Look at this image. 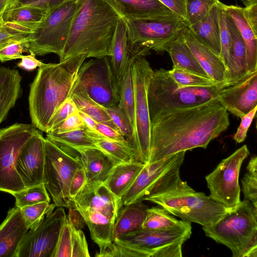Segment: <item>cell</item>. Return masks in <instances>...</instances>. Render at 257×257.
Here are the masks:
<instances>
[{
    "label": "cell",
    "mask_w": 257,
    "mask_h": 257,
    "mask_svg": "<svg viewBox=\"0 0 257 257\" xmlns=\"http://www.w3.org/2000/svg\"><path fill=\"white\" fill-rule=\"evenodd\" d=\"M149 162L209 143L228 127L229 114L217 100L160 111L150 117Z\"/></svg>",
    "instance_id": "1"
},
{
    "label": "cell",
    "mask_w": 257,
    "mask_h": 257,
    "mask_svg": "<svg viewBox=\"0 0 257 257\" xmlns=\"http://www.w3.org/2000/svg\"><path fill=\"white\" fill-rule=\"evenodd\" d=\"M120 16L105 0H78V7L60 61L72 56H109L111 43Z\"/></svg>",
    "instance_id": "2"
},
{
    "label": "cell",
    "mask_w": 257,
    "mask_h": 257,
    "mask_svg": "<svg viewBox=\"0 0 257 257\" xmlns=\"http://www.w3.org/2000/svg\"><path fill=\"white\" fill-rule=\"evenodd\" d=\"M84 55L68 58L58 63L39 67L30 86L29 96L32 124L42 132L58 108L71 97Z\"/></svg>",
    "instance_id": "3"
},
{
    "label": "cell",
    "mask_w": 257,
    "mask_h": 257,
    "mask_svg": "<svg viewBox=\"0 0 257 257\" xmlns=\"http://www.w3.org/2000/svg\"><path fill=\"white\" fill-rule=\"evenodd\" d=\"M206 236L225 245L233 257H257V207L243 200L218 221L203 226Z\"/></svg>",
    "instance_id": "4"
},
{
    "label": "cell",
    "mask_w": 257,
    "mask_h": 257,
    "mask_svg": "<svg viewBox=\"0 0 257 257\" xmlns=\"http://www.w3.org/2000/svg\"><path fill=\"white\" fill-rule=\"evenodd\" d=\"M144 200L158 205L183 221L202 227L213 224L230 210L209 196L195 191L186 181L176 189L146 197Z\"/></svg>",
    "instance_id": "5"
},
{
    "label": "cell",
    "mask_w": 257,
    "mask_h": 257,
    "mask_svg": "<svg viewBox=\"0 0 257 257\" xmlns=\"http://www.w3.org/2000/svg\"><path fill=\"white\" fill-rule=\"evenodd\" d=\"M225 82L206 87H183L163 68L154 70L148 91L150 118L157 112L173 108L195 106L216 99Z\"/></svg>",
    "instance_id": "6"
},
{
    "label": "cell",
    "mask_w": 257,
    "mask_h": 257,
    "mask_svg": "<svg viewBox=\"0 0 257 257\" xmlns=\"http://www.w3.org/2000/svg\"><path fill=\"white\" fill-rule=\"evenodd\" d=\"M185 153L182 151L145 164L121 197L120 207L142 202L146 197L169 191L182 185L185 181L181 178L180 170Z\"/></svg>",
    "instance_id": "7"
},
{
    "label": "cell",
    "mask_w": 257,
    "mask_h": 257,
    "mask_svg": "<svg viewBox=\"0 0 257 257\" xmlns=\"http://www.w3.org/2000/svg\"><path fill=\"white\" fill-rule=\"evenodd\" d=\"M134 86V141L131 147L136 161L149 163L150 153L151 121L148 91L153 70L143 56H132Z\"/></svg>",
    "instance_id": "8"
},
{
    "label": "cell",
    "mask_w": 257,
    "mask_h": 257,
    "mask_svg": "<svg viewBox=\"0 0 257 257\" xmlns=\"http://www.w3.org/2000/svg\"><path fill=\"white\" fill-rule=\"evenodd\" d=\"M192 234L191 222L162 229L141 228L121 235L113 242L131 248L140 257H181L182 247Z\"/></svg>",
    "instance_id": "9"
},
{
    "label": "cell",
    "mask_w": 257,
    "mask_h": 257,
    "mask_svg": "<svg viewBox=\"0 0 257 257\" xmlns=\"http://www.w3.org/2000/svg\"><path fill=\"white\" fill-rule=\"evenodd\" d=\"M45 149L43 184L56 206L72 207L69 184L75 171L83 167L80 156L72 153L69 147L55 144L47 138Z\"/></svg>",
    "instance_id": "10"
},
{
    "label": "cell",
    "mask_w": 257,
    "mask_h": 257,
    "mask_svg": "<svg viewBox=\"0 0 257 257\" xmlns=\"http://www.w3.org/2000/svg\"><path fill=\"white\" fill-rule=\"evenodd\" d=\"M78 7V0H68L49 14L27 36V52L35 55L54 53L62 56Z\"/></svg>",
    "instance_id": "11"
},
{
    "label": "cell",
    "mask_w": 257,
    "mask_h": 257,
    "mask_svg": "<svg viewBox=\"0 0 257 257\" xmlns=\"http://www.w3.org/2000/svg\"><path fill=\"white\" fill-rule=\"evenodd\" d=\"M121 18L126 29L131 56L146 57L151 50L164 51L166 45L187 26L179 18L152 20Z\"/></svg>",
    "instance_id": "12"
},
{
    "label": "cell",
    "mask_w": 257,
    "mask_h": 257,
    "mask_svg": "<svg viewBox=\"0 0 257 257\" xmlns=\"http://www.w3.org/2000/svg\"><path fill=\"white\" fill-rule=\"evenodd\" d=\"M119 85L109 56H107L83 62L73 90L83 91L93 101L106 108L118 105Z\"/></svg>",
    "instance_id": "13"
},
{
    "label": "cell",
    "mask_w": 257,
    "mask_h": 257,
    "mask_svg": "<svg viewBox=\"0 0 257 257\" xmlns=\"http://www.w3.org/2000/svg\"><path fill=\"white\" fill-rule=\"evenodd\" d=\"M35 128L32 123H15L0 130V191L12 195L26 188L16 170V161Z\"/></svg>",
    "instance_id": "14"
},
{
    "label": "cell",
    "mask_w": 257,
    "mask_h": 257,
    "mask_svg": "<svg viewBox=\"0 0 257 257\" xmlns=\"http://www.w3.org/2000/svg\"><path fill=\"white\" fill-rule=\"evenodd\" d=\"M249 154L247 146H242L205 176L209 196L230 210L241 201L239 175L242 164Z\"/></svg>",
    "instance_id": "15"
},
{
    "label": "cell",
    "mask_w": 257,
    "mask_h": 257,
    "mask_svg": "<svg viewBox=\"0 0 257 257\" xmlns=\"http://www.w3.org/2000/svg\"><path fill=\"white\" fill-rule=\"evenodd\" d=\"M66 218L62 207L47 214L36 227L28 230L15 257H52Z\"/></svg>",
    "instance_id": "16"
},
{
    "label": "cell",
    "mask_w": 257,
    "mask_h": 257,
    "mask_svg": "<svg viewBox=\"0 0 257 257\" xmlns=\"http://www.w3.org/2000/svg\"><path fill=\"white\" fill-rule=\"evenodd\" d=\"M45 139L36 128L17 156L16 170L26 188L44 183Z\"/></svg>",
    "instance_id": "17"
},
{
    "label": "cell",
    "mask_w": 257,
    "mask_h": 257,
    "mask_svg": "<svg viewBox=\"0 0 257 257\" xmlns=\"http://www.w3.org/2000/svg\"><path fill=\"white\" fill-rule=\"evenodd\" d=\"M216 99L227 111L241 118L256 105L257 71L221 89Z\"/></svg>",
    "instance_id": "18"
},
{
    "label": "cell",
    "mask_w": 257,
    "mask_h": 257,
    "mask_svg": "<svg viewBox=\"0 0 257 257\" xmlns=\"http://www.w3.org/2000/svg\"><path fill=\"white\" fill-rule=\"evenodd\" d=\"M73 205L101 213L115 222L120 208V199L103 182H87L73 199Z\"/></svg>",
    "instance_id": "19"
},
{
    "label": "cell",
    "mask_w": 257,
    "mask_h": 257,
    "mask_svg": "<svg viewBox=\"0 0 257 257\" xmlns=\"http://www.w3.org/2000/svg\"><path fill=\"white\" fill-rule=\"evenodd\" d=\"M105 1L122 18L152 20L179 18L158 0Z\"/></svg>",
    "instance_id": "20"
},
{
    "label": "cell",
    "mask_w": 257,
    "mask_h": 257,
    "mask_svg": "<svg viewBox=\"0 0 257 257\" xmlns=\"http://www.w3.org/2000/svg\"><path fill=\"white\" fill-rule=\"evenodd\" d=\"M20 208L15 206L0 224V257H15L28 231Z\"/></svg>",
    "instance_id": "21"
},
{
    "label": "cell",
    "mask_w": 257,
    "mask_h": 257,
    "mask_svg": "<svg viewBox=\"0 0 257 257\" xmlns=\"http://www.w3.org/2000/svg\"><path fill=\"white\" fill-rule=\"evenodd\" d=\"M182 34L186 43L206 74L216 83L225 82L227 84V68L223 60L202 44L189 27L184 28Z\"/></svg>",
    "instance_id": "22"
},
{
    "label": "cell",
    "mask_w": 257,
    "mask_h": 257,
    "mask_svg": "<svg viewBox=\"0 0 257 257\" xmlns=\"http://www.w3.org/2000/svg\"><path fill=\"white\" fill-rule=\"evenodd\" d=\"M226 20L231 38L226 75V83L229 86L241 80L248 73L246 71V51L243 40L234 21L227 12Z\"/></svg>",
    "instance_id": "23"
},
{
    "label": "cell",
    "mask_w": 257,
    "mask_h": 257,
    "mask_svg": "<svg viewBox=\"0 0 257 257\" xmlns=\"http://www.w3.org/2000/svg\"><path fill=\"white\" fill-rule=\"evenodd\" d=\"M218 3L202 19L189 28L202 44L221 58Z\"/></svg>",
    "instance_id": "24"
},
{
    "label": "cell",
    "mask_w": 257,
    "mask_h": 257,
    "mask_svg": "<svg viewBox=\"0 0 257 257\" xmlns=\"http://www.w3.org/2000/svg\"><path fill=\"white\" fill-rule=\"evenodd\" d=\"M109 56L113 72L119 84L132 58L126 29L121 18L117 23L112 37Z\"/></svg>",
    "instance_id": "25"
},
{
    "label": "cell",
    "mask_w": 257,
    "mask_h": 257,
    "mask_svg": "<svg viewBox=\"0 0 257 257\" xmlns=\"http://www.w3.org/2000/svg\"><path fill=\"white\" fill-rule=\"evenodd\" d=\"M227 13L237 27L245 46L246 71L248 73L257 71V35L247 21L243 8L223 4Z\"/></svg>",
    "instance_id": "26"
},
{
    "label": "cell",
    "mask_w": 257,
    "mask_h": 257,
    "mask_svg": "<svg viewBox=\"0 0 257 257\" xmlns=\"http://www.w3.org/2000/svg\"><path fill=\"white\" fill-rule=\"evenodd\" d=\"M88 226L91 237L99 250L114 241V221L100 212L73 205Z\"/></svg>",
    "instance_id": "27"
},
{
    "label": "cell",
    "mask_w": 257,
    "mask_h": 257,
    "mask_svg": "<svg viewBox=\"0 0 257 257\" xmlns=\"http://www.w3.org/2000/svg\"><path fill=\"white\" fill-rule=\"evenodd\" d=\"M21 81L18 70L0 66V124L21 94Z\"/></svg>",
    "instance_id": "28"
},
{
    "label": "cell",
    "mask_w": 257,
    "mask_h": 257,
    "mask_svg": "<svg viewBox=\"0 0 257 257\" xmlns=\"http://www.w3.org/2000/svg\"><path fill=\"white\" fill-rule=\"evenodd\" d=\"M84 169L87 182H103L114 166L111 159L97 148L75 149Z\"/></svg>",
    "instance_id": "29"
},
{
    "label": "cell",
    "mask_w": 257,
    "mask_h": 257,
    "mask_svg": "<svg viewBox=\"0 0 257 257\" xmlns=\"http://www.w3.org/2000/svg\"><path fill=\"white\" fill-rule=\"evenodd\" d=\"M145 165L140 162L134 161L114 165L103 183L120 199Z\"/></svg>",
    "instance_id": "30"
},
{
    "label": "cell",
    "mask_w": 257,
    "mask_h": 257,
    "mask_svg": "<svg viewBox=\"0 0 257 257\" xmlns=\"http://www.w3.org/2000/svg\"><path fill=\"white\" fill-rule=\"evenodd\" d=\"M148 208L142 201L122 206L114 222V239L142 228Z\"/></svg>",
    "instance_id": "31"
},
{
    "label": "cell",
    "mask_w": 257,
    "mask_h": 257,
    "mask_svg": "<svg viewBox=\"0 0 257 257\" xmlns=\"http://www.w3.org/2000/svg\"><path fill=\"white\" fill-rule=\"evenodd\" d=\"M164 51H166L169 54L173 63V68L209 77L186 43L182 31L166 45Z\"/></svg>",
    "instance_id": "32"
},
{
    "label": "cell",
    "mask_w": 257,
    "mask_h": 257,
    "mask_svg": "<svg viewBox=\"0 0 257 257\" xmlns=\"http://www.w3.org/2000/svg\"><path fill=\"white\" fill-rule=\"evenodd\" d=\"M46 134V138L53 143L74 150L77 148H97L95 145L97 140L94 135L86 128L65 133L51 132Z\"/></svg>",
    "instance_id": "33"
},
{
    "label": "cell",
    "mask_w": 257,
    "mask_h": 257,
    "mask_svg": "<svg viewBox=\"0 0 257 257\" xmlns=\"http://www.w3.org/2000/svg\"><path fill=\"white\" fill-rule=\"evenodd\" d=\"M71 97L79 111L87 114L96 122L106 124L119 131L106 108L93 101L84 92L80 90H73Z\"/></svg>",
    "instance_id": "34"
},
{
    "label": "cell",
    "mask_w": 257,
    "mask_h": 257,
    "mask_svg": "<svg viewBox=\"0 0 257 257\" xmlns=\"http://www.w3.org/2000/svg\"><path fill=\"white\" fill-rule=\"evenodd\" d=\"M95 145L111 159L114 165L136 161L134 152L128 143L102 139L97 140Z\"/></svg>",
    "instance_id": "35"
},
{
    "label": "cell",
    "mask_w": 257,
    "mask_h": 257,
    "mask_svg": "<svg viewBox=\"0 0 257 257\" xmlns=\"http://www.w3.org/2000/svg\"><path fill=\"white\" fill-rule=\"evenodd\" d=\"M5 22H19L39 25L47 14L37 8L19 5L6 9L2 14Z\"/></svg>",
    "instance_id": "36"
},
{
    "label": "cell",
    "mask_w": 257,
    "mask_h": 257,
    "mask_svg": "<svg viewBox=\"0 0 257 257\" xmlns=\"http://www.w3.org/2000/svg\"><path fill=\"white\" fill-rule=\"evenodd\" d=\"M134 100V86L131 62L119 83L118 106L123 111L133 125Z\"/></svg>",
    "instance_id": "37"
},
{
    "label": "cell",
    "mask_w": 257,
    "mask_h": 257,
    "mask_svg": "<svg viewBox=\"0 0 257 257\" xmlns=\"http://www.w3.org/2000/svg\"><path fill=\"white\" fill-rule=\"evenodd\" d=\"M186 222L171 216L162 207L148 208L142 228L147 229H162L179 226Z\"/></svg>",
    "instance_id": "38"
},
{
    "label": "cell",
    "mask_w": 257,
    "mask_h": 257,
    "mask_svg": "<svg viewBox=\"0 0 257 257\" xmlns=\"http://www.w3.org/2000/svg\"><path fill=\"white\" fill-rule=\"evenodd\" d=\"M15 198V206L19 208L43 202H50V198L44 185L41 184L12 194Z\"/></svg>",
    "instance_id": "39"
},
{
    "label": "cell",
    "mask_w": 257,
    "mask_h": 257,
    "mask_svg": "<svg viewBox=\"0 0 257 257\" xmlns=\"http://www.w3.org/2000/svg\"><path fill=\"white\" fill-rule=\"evenodd\" d=\"M241 191L244 199L250 201L257 207V157H252L241 179Z\"/></svg>",
    "instance_id": "40"
},
{
    "label": "cell",
    "mask_w": 257,
    "mask_h": 257,
    "mask_svg": "<svg viewBox=\"0 0 257 257\" xmlns=\"http://www.w3.org/2000/svg\"><path fill=\"white\" fill-rule=\"evenodd\" d=\"M168 72L173 79L183 87H206L217 84L209 77L182 69L172 68Z\"/></svg>",
    "instance_id": "41"
},
{
    "label": "cell",
    "mask_w": 257,
    "mask_h": 257,
    "mask_svg": "<svg viewBox=\"0 0 257 257\" xmlns=\"http://www.w3.org/2000/svg\"><path fill=\"white\" fill-rule=\"evenodd\" d=\"M219 0H185L186 18L188 27L202 19Z\"/></svg>",
    "instance_id": "42"
},
{
    "label": "cell",
    "mask_w": 257,
    "mask_h": 257,
    "mask_svg": "<svg viewBox=\"0 0 257 257\" xmlns=\"http://www.w3.org/2000/svg\"><path fill=\"white\" fill-rule=\"evenodd\" d=\"M55 207L54 203L43 202L26 206L20 209L26 225L30 229L36 227L42 218L53 211Z\"/></svg>",
    "instance_id": "43"
},
{
    "label": "cell",
    "mask_w": 257,
    "mask_h": 257,
    "mask_svg": "<svg viewBox=\"0 0 257 257\" xmlns=\"http://www.w3.org/2000/svg\"><path fill=\"white\" fill-rule=\"evenodd\" d=\"M106 110L118 130L125 137L131 147L134 141V131L131 121L118 105L106 108Z\"/></svg>",
    "instance_id": "44"
},
{
    "label": "cell",
    "mask_w": 257,
    "mask_h": 257,
    "mask_svg": "<svg viewBox=\"0 0 257 257\" xmlns=\"http://www.w3.org/2000/svg\"><path fill=\"white\" fill-rule=\"evenodd\" d=\"M74 224L67 217L61 228L52 257H71Z\"/></svg>",
    "instance_id": "45"
},
{
    "label": "cell",
    "mask_w": 257,
    "mask_h": 257,
    "mask_svg": "<svg viewBox=\"0 0 257 257\" xmlns=\"http://www.w3.org/2000/svg\"><path fill=\"white\" fill-rule=\"evenodd\" d=\"M218 11L220 25L221 58L227 68L229 60L231 38L227 23L226 12L223 4L220 1L218 3Z\"/></svg>",
    "instance_id": "46"
},
{
    "label": "cell",
    "mask_w": 257,
    "mask_h": 257,
    "mask_svg": "<svg viewBox=\"0 0 257 257\" xmlns=\"http://www.w3.org/2000/svg\"><path fill=\"white\" fill-rule=\"evenodd\" d=\"M78 110L71 97L67 99L56 110L49 121L46 133L56 131L71 114Z\"/></svg>",
    "instance_id": "47"
},
{
    "label": "cell",
    "mask_w": 257,
    "mask_h": 257,
    "mask_svg": "<svg viewBox=\"0 0 257 257\" xmlns=\"http://www.w3.org/2000/svg\"><path fill=\"white\" fill-rule=\"evenodd\" d=\"M27 37L11 41L0 47V61L5 62L21 59L23 52H27L26 47Z\"/></svg>",
    "instance_id": "48"
},
{
    "label": "cell",
    "mask_w": 257,
    "mask_h": 257,
    "mask_svg": "<svg viewBox=\"0 0 257 257\" xmlns=\"http://www.w3.org/2000/svg\"><path fill=\"white\" fill-rule=\"evenodd\" d=\"M88 244L84 232L74 225L72 237L71 257H89Z\"/></svg>",
    "instance_id": "49"
},
{
    "label": "cell",
    "mask_w": 257,
    "mask_h": 257,
    "mask_svg": "<svg viewBox=\"0 0 257 257\" xmlns=\"http://www.w3.org/2000/svg\"><path fill=\"white\" fill-rule=\"evenodd\" d=\"M67 1L68 0H19L18 4L37 8L48 15Z\"/></svg>",
    "instance_id": "50"
},
{
    "label": "cell",
    "mask_w": 257,
    "mask_h": 257,
    "mask_svg": "<svg viewBox=\"0 0 257 257\" xmlns=\"http://www.w3.org/2000/svg\"><path fill=\"white\" fill-rule=\"evenodd\" d=\"M257 105L241 118L240 123L233 137L236 143H240L245 141L248 130L255 115Z\"/></svg>",
    "instance_id": "51"
},
{
    "label": "cell",
    "mask_w": 257,
    "mask_h": 257,
    "mask_svg": "<svg viewBox=\"0 0 257 257\" xmlns=\"http://www.w3.org/2000/svg\"><path fill=\"white\" fill-rule=\"evenodd\" d=\"M87 182V179L83 167L78 169L73 175L69 184V194L72 200Z\"/></svg>",
    "instance_id": "52"
},
{
    "label": "cell",
    "mask_w": 257,
    "mask_h": 257,
    "mask_svg": "<svg viewBox=\"0 0 257 257\" xmlns=\"http://www.w3.org/2000/svg\"><path fill=\"white\" fill-rule=\"evenodd\" d=\"M85 125L78 110L69 115L55 131L56 133H62L84 129Z\"/></svg>",
    "instance_id": "53"
},
{
    "label": "cell",
    "mask_w": 257,
    "mask_h": 257,
    "mask_svg": "<svg viewBox=\"0 0 257 257\" xmlns=\"http://www.w3.org/2000/svg\"><path fill=\"white\" fill-rule=\"evenodd\" d=\"M96 127L99 133L108 140L121 143H128L125 137L120 132L109 125L97 122Z\"/></svg>",
    "instance_id": "54"
},
{
    "label": "cell",
    "mask_w": 257,
    "mask_h": 257,
    "mask_svg": "<svg viewBox=\"0 0 257 257\" xmlns=\"http://www.w3.org/2000/svg\"><path fill=\"white\" fill-rule=\"evenodd\" d=\"M163 5L185 21V0H158Z\"/></svg>",
    "instance_id": "55"
},
{
    "label": "cell",
    "mask_w": 257,
    "mask_h": 257,
    "mask_svg": "<svg viewBox=\"0 0 257 257\" xmlns=\"http://www.w3.org/2000/svg\"><path fill=\"white\" fill-rule=\"evenodd\" d=\"M21 59V61L18 63V66L28 71L33 70L37 67H40L45 64L38 60L33 53H30L28 55H22Z\"/></svg>",
    "instance_id": "56"
},
{
    "label": "cell",
    "mask_w": 257,
    "mask_h": 257,
    "mask_svg": "<svg viewBox=\"0 0 257 257\" xmlns=\"http://www.w3.org/2000/svg\"><path fill=\"white\" fill-rule=\"evenodd\" d=\"M244 16L254 33L257 35V3L250 4L243 8Z\"/></svg>",
    "instance_id": "57"
},
{
    "label": "cell",
    "mask_w": 257,
    "mask_h": 257,
    "mask_svg": "<svg viewBox=\"0 0 257 257\" xmlns=\"http://www.w3.org/2000/svg\"><path fill=\"white\" fill-rule=\"evenodd\" d=\"M78 111L84 122L85 128L93 134H96L100 137H103L97 130L96 124L97 122L87 114L79 110Z\"/></svg>",
    "instance_id": "58"
},
{
    "label": "cell",
    "mask_w": 257,
    "mask_h": 257,
    "mask_svg": "<svg viewBox=\"0 0 257 257\" xmlns=\"http://www.w3.org/2000/svg\"><path fill=\"white\" fill-rule=\"evenodd\" d=\"M19 0H0V16L9 7L17 4Z\"/></svg>",
    "instance_id": "59"
},
{
    "label": "cell",
    "mask_w": 257,
    "mask_h": 257,
    "mask_svg": "<svg viewBox=\"0 0 257 257\" xmlns=\"http://www.w3.org/2000/svg\"><path fill=\"white\" fill-rule=\"evenodd\" d=\"M245 2V5L250 4L257 3V0H243Z\"/></svg>",
    "instance_id": "60"
},
{
    "label": "cell",
    "mask_w": 257,
    "mask_h": 257,
    "mask_svg": "<svg viewBox=\"0 0 257 257\" xmlns=\"http://www.w3.org/2000/svg\"><path fill=\"white\" fill-rule=\"evenodd\" d=\"M4 45H5V44H4ZM3 45H1V44H0V47L2 46H3Z\"/></svg>",
    "instance_id": "61"
}]
</instances>
